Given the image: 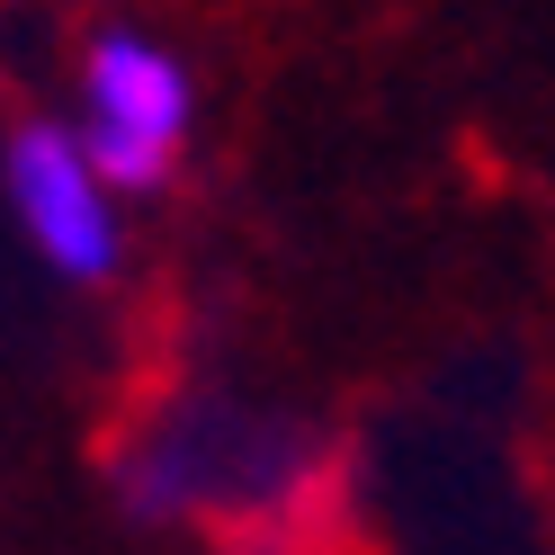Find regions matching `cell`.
I'll return each instance as SVG.
<instances>
[{"instance_id":"cell-2","label":"cell","mask_w":555,"mask_h":555,"mask_svg":"<svg viewBox=\"0 0 555 555\" xmlns=\"http://www.w3.org/2000/svg\"><path fill=\"white\" fill-rule=\"evenodd\" d=\"M0 197H10V224L27 233V251L63 287H108L126 269V216H117L108 170L81 144V126H54V117L10 126V144H0Z\"/></svg>"},{"instance_id":"cell-1","label":"cell","mask_w":555,"mask_h":555,"mask_svg":"<svg viewBox=\"0 0 555 555\" xmlns=\"http://www.w3.org/2000/svg\"><path fill=\"white\" fill-rule=\"evenodd\" d=\"M197 134V81L144 27H99L81 46V144L117 197H162Z\"/></svg>"}]
</instances>
